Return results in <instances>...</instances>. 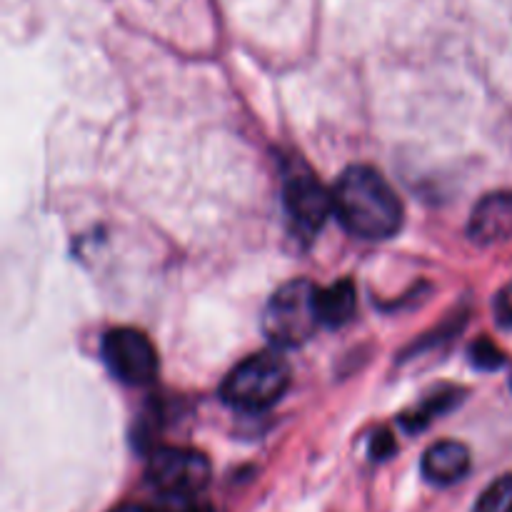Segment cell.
<instances>
[{"mask_svg": "<svg viewBox=\"0 0 512 512\" xmlns=\"http://www.w3.org/2000/svg\"><path fill=\"white\" fill-rule=\"evenodd\" d=\"M333 203L343 228L358 238L385 240L403 228V203L370 165H350L340 175Z\"/></svg>", "mask_w": 512, "mask_h": 512, "instance_id": "1", "label": "cell"}, {"mask_svg": "<svg viewBox=\"0 0 512 512\" xmlns=\"http://www.w3.org/2000/svg\"><path fill=\"white\" fill-rule=\"evenodd\" d=\"M288 385V360L278 350H263L233 368V373L220 385V398L240 413H263L283 398Z\"/></svg>", "mask_w": 512, "mask_h": 512, "instance_id": "2", "label": "cell"}, {"mask_svg": "<svg viewBox=\"0 0 512 512\" xmlns=\"http://www.w3.org/2000/svg\"><path fill=\"white\" fill-rule=\"evenodd\" d=\"M320 325V288L310 280L280 285L265 305L263 333L275 348H300Z\"/></svg>", "mask_w": 512, "mask_h": 512, "instance_id": "3", "label": "cell"}, {"mask_svg": "<svg viewBox=\"0 0 512 512\" xmlns=\"http://www.w3.org/2000/svg\"><path fill=\"white\" fill-rule=\"evenodd\" d=\"M210 460L190 448H155L148 458V483L170 500L195 498L210 483Z\"/></svg>", "mask_w": 512, "mask_h": 512, "instance_id": "4", "label": "cell"}, {"mask_svg": "<svg viewBox=\"0 0 512 512\" xmlns=\"http://www.w3.org/2000/svg\"><path fill=\"white\" fill-rule=\"evenodd\" d=\"M103 360L113 378L125 385H148L158 375V353L145 333L115 328L103 338Z\"/></svg>", "mask_w": 512, "mask_h": 512, "instance_id": "5", "label": "cell"}, {"mask_svg": "<svg viewBox=\"0 0 512 512\" xmlns=\"http://www.w3.org/2000/svg\"><path fill=\"white\" fill-rule=\"evenodd\" d=\"M283 205L298 238L305 240H313L335 213L333 193H328L308 170H298L285 178Z\"/></svg>", "mask_w": 512, "mask_h": 512, "instance_id": "6", "label": "cell"}, {"mask_svg": "<svg viewBox=\"0 0 512 512\" xmlns=\"http://www.w3.org/2000/svg\"><path fill=\"white\" fill-rule=\"evenodd\" d=\"M468 235L478 245H495L512 238V193H490L475 205Z\"/></svg>", "mask_w": 512, "mask_h": 512, "instance_id": "7", "label": "cell"}, {"mask_svg": "<svg viewBox=\"0 0 512 512\" xmlns=\"http://www.w3.org/2000/svg\"><path fill=\"white\" fill-rule=\"evenodd\" d=\"M470 470V453L463 443L440 440L423 455V475L433 485H453Z\"/></svg>", "mask_w": 512, "mask_h": 512, "instance_id": "8", "label": "cell"}, {"mask_svg": "<svg viewBox=\"0 0 512 512\" xmlns=\"http://www.w3.org/2000/svg\"><path fill=\"white\" fill-rule=\"evenodd\" d=\"M358 308V290L353 280H338L320 290V320L325 328H343L353 320Z\"/></svg>", "mask_w": 512, "mask_h": 512, "instance_id": "9", "label": "cell"}, {"mask_svg": "<svg viewBox=\"0 0 512 512\" xmlns=\"http://www.w3.org/2000/svg\"><path fill=\"white\" fill-rule=\"evenodd\" d=\"M460 398H463V393H460V390H440V393L430 395V398L425 400L418 410H413V413H405L403 418H400V425H403L408 433H418V430L428 428V423L433 418H438V415L453 410L455 405L460 403Z\"/></svg>", "mask_w": 512, "mask_h": 512, "instance_id": "10", "label": "cell"}, {"mask_svg": "<svg viewBox=\"0 0 512 512\" xmlns=\"http://www.w3.org/2000/svg\"><path fill=\"white\" fill-rule=\"evenodd\" d=\"M473 512H512V473L495 480L478 498Z\"/></svg>", "mask_w": 512, "mask_h": 512, "instance_id": "11", "label": "cell"}, {"mask_svg": "<svg viewBox=\"0 0 512 512\" xmlns=\"http://www.w3.org/2000/svg\"><path fill=\"white\" fill-rule=\"evenodd\" d=\"M470 363L478 370L493 373L505 365V353L490 338H480L470 345Z\"/></svg>", "mask_w": 512, "mask_h": 512, "instance_id": "12", "label": "cell"}, {"mask_svg": "<svg viewBox=\"0 0 512 512\" xmlns=\"http://www.w3.org/2000/svg\"><path fill=\"white\" fill-rule=\"evenodd\" d=\"M395 438L388 433V430H380V433L373 435V440H370V458L373 460H388L390 455L395 453Z\"/></svg>", "mask_w": 512, "mask_h": 512, "instance_id": "13", "label": "cell"}, {"mask_svg": "<svg viewBox=\"0 0 512 512\" xmlns=\"http://www.w3.org/2000/svg\"><path fill=\"white\" fill-rule=\"evenodd\" d=\"M498 323L503 328H512V303L505 293L498 298Z\"/></svg>", "mask_w": 512, "mask_h": 512, "instance_id": "14", "label": "cell"}, {"mask_svg": "<svg viewBox=\"0 0 512 512\" xmlns=\"http://www.w3.org/2000/svg\"><path fill=\"white\" fill-rule=\"evenodd\" d=\"M175 503H178V508L173 512H215L208 503H198L195 498H183V500H175Z\"/></svg>", "mask_w": 512, "mask_h": 512, "instance_id": "15", "label": "cell"}, {"mask_svg": "<svg viewBox=\"0 0 512 512\" xmlns=\"http://www.w3.org/2000/svg\"><path fill=\"white\" fill-rule=\"evenodd\" d=\"M113 512H155V510L143 508V505H123V508H118V510H113Z\"/></svg>", "mask_w": 512, "mask_h": 512, "instance_id": "16", "label": "cell"}, {"mask_svg": "<svg viewBox=\"0 0 512 512\" xmlns=\"http://www.w3.org/2000/svg\"><path fill=\"white\" fill-rule=\"evenodd\" d=\"M510 388H512V375H510Z\"/></svg>", "mask_w": 512, "mask_h": 512, "instance_id": "17", "label": "cell"}]
</instances>
